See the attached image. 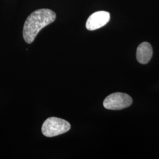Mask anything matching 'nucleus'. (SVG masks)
I'll return each instance as SVG.
<instances>
[{"instance_id":"1","label":"nucleus","mask_w":159,"mask_h":159,"mask_svg":"<svg viewBox=\"0 0 159 159\" xmlns=\"http://www.w3.org/2000/svg\"><path fill=\"white\" fill-rule=\"evenodd\" d=\"M56 14L50 9L42 8L33 12L27 18L23 27V36L25 41L32 43L40 31L53 23Z\"/></svg>"},{"instance_id":"2","label":"nucleus","mask_w":159,"mask_h":159,"mask_svg":"<svg viewBox=\"0 0 159 159\" xmlns=\"http://www.w3.org/2000/svg\"><path fill=\"white\" fill-rule=\"evenodd\" d=\"M71 125L67 121L55 117H49L43 123L41 131L48 137L57 136L70 130Z\"/></svg>"},{"instance_id":"3","label":"nucleus","mask_w":159,"mask_h":159,"mask_svg":"<svg viewBox=\"0 0 159 159\" xmlns=\"http://www.w3.org/2000/svg\"><path fill=\"white\" fill-rule=\"evenodd\" d=\"M133 100L129 95L124 93H114L107 97L104 102V108L112 110H119L130 106Z\"/></svg>"},{"instance_id":"4","label":"nucleus","mask_w":159,"mask_h":159,"mask_svg":"<svg viewBox=\"0 0 159 159\" xmlns=\"http://www.w3.org/2000/svg\"><path fill=\"white\" fill-rule=\"evenodd\" d=\"M110 13L104 11H97L92 14L87 20L86 28L88 30L93 31L100 29L107 24L110 21Z\"/></svg>"},{"instance_id":"5","label":"nucleus","mask_w":159,"mask_h":159,"mask_svg":"<svg viewBox=\"0 0 159 159\" xmlns=\"http://www.w3.org/2000/svg\"><path fill=\"white\" fill-rule=\"evenodd\" d=\"M153 56L152 47L148 42H143L137 47L136 58L139 63L146 64L150 61Z\"/></svg>"}]
</instances>
